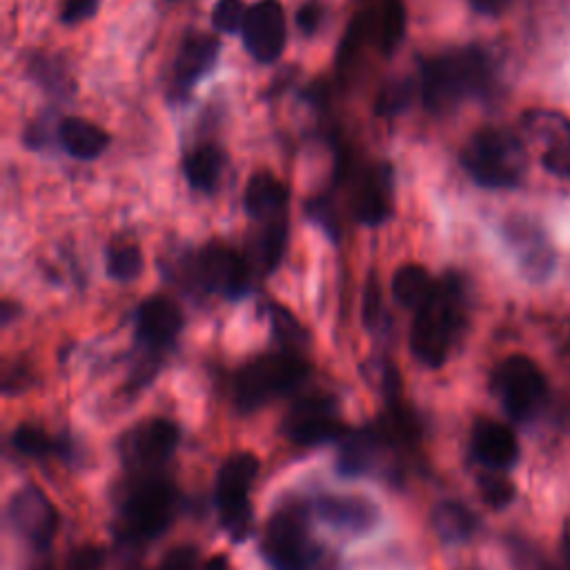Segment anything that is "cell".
<instances>
[{"instance_id":"obj_27","label":"cell","mask_w":570,"mask_h":570,"mask_svg":"<svg viewBox=\"0 0 570 570\" xmlns=\"http://www.w3.org/2000/svg\"><path fill=\"white\" fill-rule=\"evenodd\" d=\"M407 13L401 0H385L379 16V49L383 56H392L405 36Z\"/></svg>"},{"instance_id":"obj_20","label":"cell","mask_w":570,"mask_h":570,"mask_svg":"<svg viewBox=\"0 0 570 570\" xmlns=\"http://www.w3.org/2000/svg\"><path fill=\"white\" fill-rule=\"evenodd\" d=\"M318 514L336 530L367 532L379 521V508L367 497L327 494L318 499Z\"/></svg>"},{"instance_id":"obj_13","label":"cell","mask_w":570,"mask_h":570,"mask_svg":"<svg viewBox=\"0 0 570 570\" xmlns=\"http://www.w3.org/2000/svg\"><path fill=\"white\" fill-rule=\"evenodd\" d=\"M183 330V312L169 296H149L136 312V338L151 352L174 345Z\"/></svg>"},{"instance_id":"obj_1","label":"cell","mask_w":570,"mask_h":570,"mask_svg":"<svg viewBox=\"0 0 570 570\" xmlns=\"http://www.w3.org/2000/svg\"><path fill=\"white\" fill-rule=\"evenodd\" d=\"M465 323V292L456 276L436 281L432 296L414 312L410 350L428 367H441Z\"/></svg>"},{"instance_id":"obj_10","label":"cell","mask_w":570,"mask_h":570,"mask_svg":"<svg viewBox=\"0 0 570 570\" xmlns=\"http://www.w3.org/2000/svg\"><path fill=\"white\" fill-rule=\"evenodd\" d=\"M283 430L287 439L296 445H318L327 441H338L347 434L345 425L336 414V405L325 396H307L298 401L285 423Z\"/></svg>"},{"instance_id":"obj_41","label":"cell","mask_w":570,"mask_h":570,"mask_svg":"<svg viewBox=\"0 0 570 570\" xmlns=\"http://www.w3.org/2000/svg\"><path fill=\"white\" fill-rule=\"evenodd\" d=\"M307 209H309L312 218L318 220V225H323L325 232L336 238V218H334V214H332V209H330V203H327L325 198H316V200L309 203Z\"/></svg>"},{"instance_id":"obj_5","label":"cell","mask_w":570,"mask_h":570,"mask_svg":"<svg viewBox=\"0 0 570 570\" xmlns=\"http://www.w3.org/2000/svg\"><path fill=\"white\" fill-rule=\"evenodd\" d=\"M307 376V363L292 352L267 354L243 365L234 379V403L243 412L294 390Z\"/></svg>"},{"instance_id":"obj_7","label":"cell","mask_w":570,"mask_h":570,"mask_svg":"<svg viewBox=\"0 0 570 570\" xmlns=\"http://www.w3.org/2000/svg\"><path fill=\"white\" fill-rule=\"evenodd\" d=\"M492 390L514 421H530L548 399V383L541 367L523 354H512L494 367Z\"/></svg>"},{"instance_id":"obj_28","label":"cell","mask_w":570,"mask_h":570,"mask_svg":"<svg viewBox=\"0 0 570 570\" xmlns=\"http://www.w3.org/2000/svg\"><path fill=\"white\" fill-rule=\"evenodd\" d=\"M107 276L114 281H136L142 272V252L134 243H114L105 258Z\"/></svg>"},{"instance_id":"obj_16","label":"cell","mask_w":570,"mask_h":570,"mask_svg":"<svg viewBox=\"0 0 570 570\" xmlns=\"http://www.w3.org/2000/svg\"><path fill=\"white\" fill-rule=\"evenodd\" d=\"M472 450L474 456L492 468V470H505L517 463L519 459V441L514 432L492 419H479L472 428Z\"/></svg>"},{"instance_id":"obj_40","label":"cell","mask_w":570,"mask_h":570,"mask_svg":"<svg viewBox=\"0 0 570 570\" xmlns=\"http://www.w3.org/2000/svg\"><path fill=\"white\" fill-rule=\"evenodd\" d=\"M381 314V294H379V283L374 276L367 278V287H365V305H363V316L367 325H376Z\"/></svg>"},{"instance_id":"obj_35","label":"cell","mask_w":570,"mask_h":570,"mask_svg":"<svg viewBox=\"0 0 570 570\" xmlns=\"http://www.w3.org/2000/svg\"><path fill=\"white\" fill-rule=\"evenodd\" d=\"M479 490L485 499L488 505L492 508H503L512 501V494H514V488L508 479L499 476V474H485L479 479Z\"/></svg>"},{"instance_id":"obj_31","label":"cell","mask_w":570,"mask_h":570,"mask_svg":"<svg viewBox=\"0 0 570 570\" xmlns=\"http://www.w3.org/2000/svg\"><path fill=\"white\" fill-rule=\"evenodd\" d=\"M261 263L267 272L276 269L287 249V220H278L272 225H263L261 236Z\"/></svg>"},{"instance_id":"obj_9","label":"cell","mask_w":570,"mask_h":570,"mask_svg":"<svg viewBox=\"0 0 570 570\" xmlns=\"http://www.w3.org/2000/svg\"><path fill=\"white\" fill-rule=\"evenodd\" d=\"M7 514L16 534L24 539L31 548L47 550L51 546L58 532L60 517L56 505L42 490L33 485L18 490L9 501Z\"/></svg>"},{"instance_id":"obj_38","label":"cell","mask_w":570,"mask_h":570,"mask_svg":"<svg viewBox=\"0 0 570 570\" xmlns=\"http://www.w3.org/2000/svg\"><path fill=\"white\" fill-rule=\"evenodd\" d=\"M102 552L98 548H80L69 557V568L67 570H102Z\"/></svg>"},{"instance_id":"obj_12","label":"cell","mask_w":570,"mask_h":570,"mask_svg":"<svg viewBox=\"0 0 570 570\" xmlns=\"http://www.w3.org/2000/svg\"><path fill=\"white\" fill-rule=\"evenodd\" d=\"M287 40L285 9L278 0H258L249 7L243 27L245 49L258 62H274L281 58Z\"/></svg>"},{"instance_id":"obj_42","label":"cell","mask_w":570,"mask_h":570,"mask_svg":"<svg viewBox=\"0 0 570 570\" xmlns=\"http://www.w3.org/2000/svg\"><path fill=\"white\" fill-rule=\"evenodd\" d=\"M512 0H470L472 9L483 16H499L510 7Z\"/></svg>"},{"instance_id":"obj_34","label":"cell","mask_w":570,"mask_h":570,"mask_svg":"<svg viewBox=\"0 0 570 570\" xmlns=\"http://www.w3.org/2000/svg\"><path fill=\"white\" fill-rule=\"evenodd\" d=\"M269 316H272V327L274 334L285 343V345H296L303 341L305 332L298 325V321L289 314V309L281 307V305H272L269 307Z\"/></svg>"},{"instance_id":"obj_39","label":"cell","mask_w":570,"mask_h":570,"mask_svg":"<svg viewBox=\"0 0 570 570\" xmlns=\"http://www.w3.org/2000/svg\"><path fill=\"white\" fill-rule=\"evenodd\" d=\"M321 13H323V9H321V4H316V2H305V4H301L298 13H296V24H298L301 33L312 36V33L321 27Z\"/></svg>"},{"instance_id":"obj_19","label":"cell","mask_w":570,"mask_h":570,"mask_svg":"<svg viewBox=\"0 0 570 570\" xmlns=\"http://www.w3.org/2000/svg\"><path fill=\"white\" fill-rule=\"evenodd\" d=\"M245 212L261 225L287 220V187L269 171H258L245 187Z\"/></svg>"},{"instance_id":"obj_29","label":"cell","mask_w":570,"mask_h":570,"mask_svg":"<svg viewBox=\"0 0 570 570\" xmlns=\"http://www.w3.org/2000/svg\"><path fill=\"white\" fill-rule=\"evenodd\" d=\"M372 27V13L370 11H358L352 22L347 24L343 38H341V45H338V51H336V69L343 71L347 65H352L356 51L361 49L367 31Z\"/></svg>"},{"instance_id":"obj_17","label":"cell","mask_w":570,"mask_h":570,"mask_svg":"<svg viewBox=\"0 0 570 570\" xmlns=\"http://www.w3.org/2000/svg\"><path fill=\"white\" fill-rule=\"evenodd\" d=\"M392 174L390 167L381 165V167H370L356 187L354 194V216L370 227L383 225L390 214V198H392Z\"/></svg>"},{"instance_id":"obj_24","label":"cell","mask_w":570,"mask_h":570,"mask_svg":"<svg viewBox=\"0 0 570 570\" xmlns=\"http://www.w3.org/2000/svg\"><path fill=\"white\" fill-rule=\"evenodd\" d=\"M436 281L430 276V272L416 263L401 265L392 276V294L399 305L407 309H419L434 292Z\"/></svg>"},{"instance_id":"obj_15","label":"cell","mask_w":570,"mask_h":570,"mask_svg":"<svg viewBox=\"0 0 570 570\" xmlns=\"http://www.w3.org/2000/svg\"><path fill=\"white\" fill-rule=\"evenodd\" d=\"M218 40L209 33L194 31L183 38L174 60V85L178 91L187 94L205 73L212 71L218 58Z\"/></svg>"},{"instance_id":"obj_36","label":"cell","mask_w":570,"mask_h":570,"mask_svg":"<svg viewBox=\"0 0 570 570\" xmlns=\"http://www.w3.org/2000/svg\"><path fill=\"white\" fill-rule=\"evenodd\" d=\"M196 566L198 550L194 546H176L163 557L158 570H196Z\"/></svg>"},{"instance_id":"obj_14","label":"cell","mask_w":570,"mask_h":570,"mask_svg":"<svg viewBox=\"0 0 570 570\" xmlns=\"http://www.w3.org/2000/svg\"><path fill=\"white\" fill-rule=\"evenodd\" d=\"M532 131L541 140V163L543 167L570 180V118L561 114L539 111L528 118Z\"/></svg>"},{"instance_id":"obj_33","label":"cell","mask_w":570,"mask_h":570,"mask_svg":"<svg viewBox=\"0 0 570 570\" xmlns=\"http://www.w3.org/2000/svg\"><path fill=\"white\" fill-rule=\"evenodd\" d=\"M410 96H412V85L407 78L403 80H392L387 82L381 94H379V100H376V114L381 116H394L399 111H403L410 102Z\"/></svg>"},{"instance_id":"obj_26","label":"cell","mask_w":570,"mask_h":570,"mask_svg":"<svg viewBox=\"0 0 570 570\" xmlns=\"http://www.w3.org/2000/svg\"><path fill=\"white\" fill-rule=\"evenodd\" d=\"M432 525L445 543H461L474 534L476 519L465 505L456 501H443L432 512Z\"/></svg>"},{"instance_id":"obj_8","label":"cell","mask_w":570,"mask_h":570,"mask_svg":"<svg viewBox=\"0 0 570 570\" xmlns=\"http://www.w3.org/2000/svg\"><path fill=\"white\" fill-rule=\"evenodd\" d=\"M176 514V490L165 479H145L131 488L122 508L129 537L147 541L165 532Z\"/></svg>"},{"instance_id":"obj_43","label":"cell","mask_w":570,"mask_h":570,"mask_svg":"<svg viewBox=\"0 0 570 570\" xmlns=\"http://www.w3.org/2000/svg\"><path fill=\"white\" fill-rule=\"evenodd\" d=\"M205 570H232V566L225 554H216L205 563Z\"/></svg>"},{"instance_id":"obj_4","label":"cell","mask_w":570,"mask_h":570,"mask_svg":"<svg viewBox=\"0 0 570 570\" xmlns=\"http://www.w3.org/2000/svg\"><path fill=\"white\" fill-rule=\"evenodd\" d=\"M461 163L476 185L488 189H510L523 178L525 149L514 134L485 127L472 134L465 142Z\"/></svg>"},{"instance_id":"obj_30","label":"cell","mask_w":570,"mask_h":570,"mask_svg":"<svg viewBox=\"0 0 570 570\" xmlns=\"http://www.w3.org/2000/svg\"><path fill=\"white\" fill-rule=\"evenodd\" d=\"M11 445L16 448V452L24 454V456H31V459H40V456H47L53 452L56 443L53 439L38 425H18L11 434Z\"/></svg>"},{"instance_id":"obj_21","label":"cell","mask_w":570,"mask_h":570,"mask_svg":"<svg viewBox=\"0 0 570 570\" xmlns=\"http://www.w3.org/2000/svg\"><path fill=\"white\" fill-rule=\"evenodd\" d=\"M58 140L65 151L78 160H94L109 145L105 129L78 116H69L58 125Z\"/></svg>"},{"instance_id":"obj_25","label":"cell","mask_w":570,"mask_h":570,"mask_svg":"<svg viewBox=\"0 0 570 570\" xmlns=\"http://www.w3.org/2000/svg\"><path fill=\"white\" fill-rule=\"evenodd\" d=\"M508 238H510L517 256L525 263L528 272H534V274L548 272V267L552 263V254L548 249L543 234L537 227H532L530 223H510Z\"/></svg>"},{"instance_id":"obj_22","label":"cell","mask_w":570,"mask_h":570,"mask_svg":"<svg viewBox=\"0 0 570 570\" xmlns=\"http://www.w3.org/2000/svg\"><path fill=\"white\" fill-rule=\"evenodd\" d=\"M381 443H383V439L376 430L347 432L341 439L338 472L345 476H356V474L370 472L374 468Z\"/></svg>"},{"instance_id":"obj_18","label":"cell","mask_w":570,"mask_h":570,"mask_svg":"<svg viewBox=\"0 0 570 570\" xmlns=\"http://www.w3.org/2000/svg\"><path fill=\"white\" fill-rule=\"evenodd\" d=\"M180 439V430L169 419H149L140 423L129 436V454L142 465H158L167 461Z\"/></svg>"},{"instance_id":"obj_11","label":"cell","mask_w":570,"mask_h":570,"mask_svg":"<svg viewBox=\"0 0 570 570\" xmlns=\"http://www.w3.org/2000/svg\"><path fill=\"white\" fill-rule=\"evenodd\" d=\"M196 272L207 289L225 298H240L249 289V267L245 258L223 243H209L198 252Z\"/></svg>"},{"instance_id":"obj_32","label":"cell","mask_w":570,"mask_h":570,"mask_svg":"<svg viewBox=\"0 0 570 570\" xmlns=\"http://www.w3.org/2000/svg\"><path fill=\"white\" fill-rule=\"evenodd\" d=\"M249 7L243 0H216L212 9V24L220 33L243 31Z\"/></svg>"},{"instance_id":"obj_23","label":"cell","mask_w":570,"mask_h":570,"mask_svg":"<svg viewBox=\"0 0 570 570\" xmlns=\"http://www.w3.org/2000/svg\"><path fill=\"white\" fill-rule=\"evenodd\" d=\"M223 167H225V154L212 142L194 147L183 160V171L189 187L205 194H212L218 187Z\"/></svg>"},{"instance_id":"obj_6","label":"cell","mask_w":570,"mask_h":570,"mask_svg":"<svg viewBox=\"0 0 570 570\" xmlns=\"http://www.w3.org/2000/svg\"><path fill=\"white\" fill-rule=\"evenodd\" d=\"M258 474V459L252 452L232 454L216 474L214 501L220 525L234 541H245L252 534L254 512L249 490Z\"/></svg>"},{"instance_id":"obj_3","label":"cell","mask_w":570,"mask_h":570,"mask_svg":"<svg viewBox=\"0 0 570 570\" xmlns=\"http://www.w3.org/2000/svg\"><path fill=\"white\" fill-rule=\"evenodd\" d=\"M263 552L274 570H327L332 557L330 548L309 537L307 510L296 501H283L272 512Z\"/></svg>"},{"instance_id":"obj_37","label":"cell","mask_w":570,"mask_h":570,"mask_svg":"<svg viewBox=\"0 0 570 570\" xmlns=\"http://www.w3.org/2000/svg\"><path fill=\"white\" fill-rule=\"evenodd\" d=\"M100 0H62L60 7V20L65 24H78L87 18H91L98 9Z\"/></svg>"},{"instance_id":"obj_2","label":"cell","mask_w":570,"mask_h":570,"mask_svg":"<svg viewBox=\"0 0 570 570\" xmlns=\"http://www.w3.org/2000/svg\"><path fill=\"white\" fill-rule=\"evenodd\" d=\"M490 60L476 47L443 51L421 65V98L434 111H448L461 100L481 96L490 85Z\"/></svg>"}]
</instances>
